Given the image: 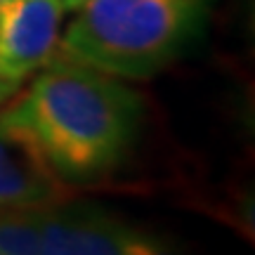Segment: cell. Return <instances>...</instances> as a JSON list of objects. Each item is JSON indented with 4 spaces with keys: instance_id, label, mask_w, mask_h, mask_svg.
<instances>
[{
    "instance_id": "cell-8",
    "label": "cell",
    "mask_w": 255,
    "mask_h": 255,
    "mask_svg": "<svg viewBox=\"0 0 255 255\" xmlns=\"http://www.w3.org/2000/svg\"><path fill=\"white\" fill-rule=\"evenodd\" d=\"M62 2H64V9H66V12H73L76 7H81L83 0H62Z\"/></svg>"
},
{
    "instance_id": "cell-5",
    "label": "cell",
    "mask_w": 255,
    "mask_h": 255,
    "mask_svg": "<svg viewBox=\"0 0 255 255\" xmlns=\"http://www.w3.org/2000/svg\"><path fill=\"white\" fill-rule=\"evenodd\" d=\"M76 191L50 170L31 139L0 114V213L64 206Z\"/></svg>"
},
{
    "instance_id": "cell-6",
    "label": "cell",
    "mask_w": 255,
    "mask_h": 255,
    "mask_svg": "<svg viewBox=\"0 0 255 255\" xmlns=\"http://www.w3.org/2000/svg\"><path fill=\"white\" fill-rule=\"evenodd\" d=\"M45 210H2L0 213V255H38Z\"/></svg>"
},
{
    "instance_id": "cell-1",
    "label": "cell",
    "mask_w": 255,
    "mask_h": 255,
    "mask_svg": "<svg viewBox=\"0 0 255 255\" xmlns=\"http://www.w3.org/2000/svg\"><path fill=\"white\" fill-rule=\"evenodd\" d=\"M26 90L0 107L71 187L107 180L126 163L142 126V97L128 81L57 55Z\"/></svg>"
},
{
    "instance_id": "cell-2",
    "label": "cell",
    "mask_w": 255,
    "mask_h": 255,
    "mask_svg": "<svg viewBox=\"0 0 255 255\" xmlns=\"http://www.w3.org/2000/svg\"><path fill=\"white\" fill-rule=\"evenodd\" d=\"M213 0H83L57 55L123 81H146L182 55Z\"/></svg>"
},
{
    "instance_id": "cell-3",
    "label": "cell",
    "mask_w": 255,
    "mask_h": 255,
    "mask_svg": "<svg viewBox=\"0 0 255 255\" xmlns=\"http://www.w3.org/2000/svg\"><path fill=\"white\" fill-rule=\"evenodd\" d=\"M38 255H182L130 222L64 206L45 210Z\"/></svg>"
},
{
    "instance_id": "cell-4",
    "label": "cell",
    "mask_w": 255,
    "mask_h": 255,
    "mask_svg": "<svg viewBox=\"0 0 255 255\" xmlns=\"http://www.w3.org/2000/svg\"><path fill=\"white\" fill-rule=\"evenodd\" d=\"M62 0H0V76L24 85L57 52Z\"/></svg>"
},
{
    "instance_id": "cell-7",
    "label": "cell",
    "mask_w": 255,
    "mask_h": 255,
    "mask_svg": "<svg viewBox=\"0 0 255 255\" xmlns=\"http://www.w3.org/2000/svg\"><path fill=\"white\" fill-rule=\"evenodd\" d=\"M19 88H21L19 83L7 81V78H2V76H0V107H2V104H7V102L19 92Z\"/></svg>"
}]
</instances>
